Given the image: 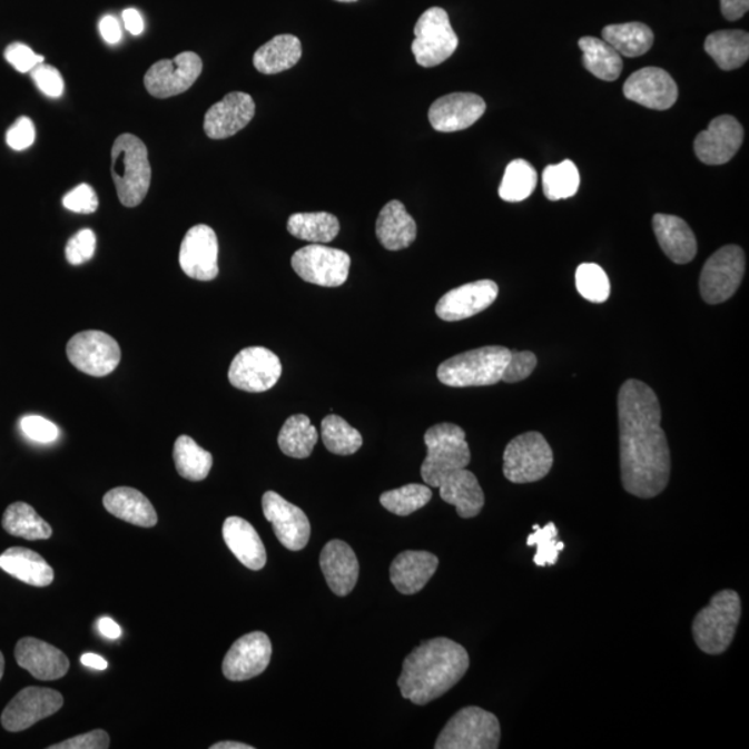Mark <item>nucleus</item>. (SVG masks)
Here are the masks:
<instances>
[{"label": "nucleus", "instance_id": "obj_1", "mask_svg": "<svg viewBox=\"0 0 749 749\" xmlns=\"http://www.w3.org/2000/svg\"><path fill=\"white\" fill-rule=\"evenodd\" d=\"M618 415L623 489L639 499H654L667 489L672 470L657 394L644 382H624Z\"/></svg>", "mask_w": 749, "mask_h": 749}, {"label": "nucleus", "instance_id": "obj_2", "mask_svg": "<svg viewBox=\"0 0 749 749\" xmlns=\"http://www.w3.org/2000/svg\"><path fill=\"white\" fill-rule=\"evenodd\" d=\"M470 668L463 645L446 638L425 641L404 659L400 691L415 706H426L452 690Z\"/></svg>", "mask_w": 749, "mask_h": 749}, {"label": "nucleus", "instance_id": "obj_3", "mask_svg": "<svg viewBox=\"0 0 749 749\" xmlns=\"http://www.w3.org/2000/svg\"><path fill=\"white\" fill-rule=\"evenodd\" d=\"M111 177L121 205L132 208L145 200L150 189L149 151L142 139L122 134L111 149Z\"/></svg>", "mask_w": 749, "mask_h": 749}, {"label": "nucleus", "instance_id": "obj_4", "mask_svg": "<svg viewBox=\"0 0 749 749\" xmlns=\"http://www.w3.org/2000/svg\"><path fill=\"white\" fill-rule=\"evenodd\" d=\"M740 618L739 593L735 590L719 591L692 622V635L698 649L708 656L723 654L733 643Z\"/></svg>", "mask_w": 749, "mask_h": 749}, {"label": "nucleus", "instance_id": "obj_5", "mask_svg": "<svg viewBox=\"0 0 749 749\" xmlns=\"http://www.w3.org/2000/svg\"><path fill=\"white\" fill-rule=\"evenodd\" d=\"M424 438L427 454L421 476L427 486L438 487L450 473L470 465L471 450L463 427L443 422L430 427Z\"/></svg>", "mask_w": 749, "mask_h": 749}, {"label": "nucleus", "instance_id": "obj_6", "mask_svg": "<svg viewBox=\"0 0 749 749\" xmlns=\"http://www.w3.org/2000/svg\"><path fill=\"white\" fill-rule=\"evenodd\" d=\"M510 356L503 346L475 348L438 365L437 377L450 387L492 386L501 381Z\"/></svg>", "mask_w": 749, "mask_h": 749}, {"label": "nucleus", "instance_id": "obj_7", "mask_svg": "<svg viewBox=\"0 0 749 749\" xmlns=\"http://www.w3.org/2000/svg\"><path fill=\"white\" fill-rule=\"evenodd\" d=\"M501 728L494 713L482 708L461 709L438 735L436 749H495L500 746Z\"/></svg>", "mask_w": 749, "mask_h": 749}, {"label": "nucleus", "instance_id": "obj_8", "mask_svg": "<svg viewBox=\"0 0 749 749\" xmlns=\"http://www.w3.org/2000/svg\"><path fill=\"white\" fill-rule=\"evenodd\" d=\"M554 464L553 449L542 433L528 432L512 438L504 452V476L511 483L542 481Z\"/></svg>", "mask_w": 749, "mask_h": 749}, {"label": "nucleus", "instance_id": "obj_9", "mask_svg": "<svg viewBox=\"0 0 749 749\" xmlns=\"http://www.w3.org/2000/svg\"><path fill=\"white\" fill-rule=\"evenodd\" d=\"M414 33L411 50L416 63L425 69L444 63L459 48L457 33L453 30L447 11L442 8L427 9L416 21Z\"/></svg>", "mask_w": 749, "mask_h": 749}, {"label": "nucleus", "instance_id": "obj_10", "mask_svg": "<svg viewBox=\"0 0 749 749\" xmlns=\"http://www.w3.org/2000/svg\"><path fill=\"white\" fill-rule=\"evenodd\" d=\"M746 273V255L740 246L729 245L708 258L702 268L700 290L708 304L729 300L739 289Z\"/></svg>", "mask_w": 749, "mask_h": 749}, {"label": "nucleus", "instance_id": "obj_11", "mask_svg": "<svg viewBox=\"0 0 749 749\" xmlns=\"http://www.w3.org/2000/svg\"><path fill=\"white\" fill-rule=\"evenodd\" d=\"M352 258L346 252L318 244L297 250L292 257V267L308 284L337 287L346 284Z\"/></svg>", "mask_w": 749, "mask_h": 749}, {"label": "nucleus", "instance_id": "obj_12", "mask_svg": "<svg viewBox=\"0 0 749 749\" xmlns=\"http://www.w3.org/2000/svg\"><path fill=\"white\" fill-rule=\"evenodd\" d=\"M66 352L78 371L96 377L110 375L121 362L117 341L101 331H83L72 336Z\"/></svg>", "mask_w": 749, "mask_h": 749}, {"label": "nucleus", "instance_id": "obj_13", "mask_svg": "<svg viewBox=\"0 0 749 749\" xmlns=\"http://www.w3.org/2000/svg\"><path fill=\"white\" fill-rule=\"evenodd\" d=\"M282 364L277 354L266 347H247L230 363L228 380L239 391L263 393L277 385Z\"/></svg>", "mask_w": 749, "mask_h": 749}, {"label": "nucleus", "instance_id": "obj_14", "mask_svg": "<svg viewBox=\"0 0 749 749\" xmlns=\"http://www.w3.org/2000/svg\"><path fill=\"white\" fill-rule=\"evenodd\" d=\"M203 71L200 56L195 52L179 53L173 60H159L146 72V91L156 99H168L187 92Z\"/></svg>", "mask_w": 749, "mask_h": 749}, {"label": "nucleus", "instance_id": "obj_15", "mask_svg": "<svg viewBox=\"0 0 749 749\" xmlns=\"http://www.w3.org/2000/svg\"><path fill=\"white\" fill-rule=\"evenodd\" d=\"M65 706V698L59 691L45 687H27L21 690L2 713V726L10 733L30 729L39 720L52 717Z\"/></svg>", "mask_w": 749, "mask_h": 749}, {"label": "nucleus", "instance_id": "obj_16", "mask_svg": "<svg viewBox=\"0 0 749 749\" xmlns=\"http://www.w3.org/2000/svg\"><path fill=\"white\" fill-rule=\"evenodd\" d=\"M745 140V128L731 116H719L709 124L706 131L697 135L694 150L698 160L707 166H722L740 150Z\"/></svg>", "mask_w": 749, "mask_h": 749}, {"label": "nucleus", "instance_id": "obj_17", "mask_svg": "<svg viewBox=\"0 0 749 749\" xmlns=\"http://www.w3.org/2000/svg\"><path fill=\"white\" fill-rule=\"evenodd\" d=\"M263 512L285 549L300 551L306 548L312 536V525L304 511L278 493L267 492L263 495Z\"/></svg>", "mask_w": 749, "mask_h": 749}, {"label": "nucleus", "instance_id": "obj_18", "mask_svg": "<svg viewBox=\"0 0 749 749\" xmlns=\"http://www.w3.org/2000/svg\"><path fill=\"white\" fill-rule=\"evenodd\" d=\"M179 266L189 278L208 282L218 277V239L208 225H195L185 235Z\"/></svg>", "mask_w": 749, "mask_h": 749}, {"label": "nucleus", "instance_id": "obj_19", "mask_svg": "<svg viewBox=\"0 0 749 749\" xmlns=\"http://www.w3.org/2000/svg\"><path fill=\"white\" fill-rule=\"evenodd\" d=\"M273 657V644L268 635L253 632L236 640L223 662V673L230 681L257 678L268 668Z\"/></svg>", "mask_w": 749, "mask_h": 749}, {"label": "nucleus", "instance_id": "obj_20", "mask_svg": "<svg viewBox=\"0 0 749 749\" xmlns=\"http://www.w3.org/2000/svg\"><path fill=\"white\" fill-rule=\"evenodd\" d=\"M623 93L647 109L668 110L678 101L679 88L669 72L658 67H645L628 78Z\"/></svg>", "mask_w": 749, "mask_h": 749}, {"label": "nucleus", "instance_id": "obj_21", "mask_svg": "<svg viewBox=\"0 0 749 749\" xmlns=\"http://www.w3.org/2000/svg\"><path fill=\"white\" fill-rule=\"evenodd\" d=\"M497 296L499 286L494 280L471 282L442 296L436 304V314L447 323L471 318L492 306Z\"/></svg>", "mask_w": 749, "mask_h": 749}, {"label": "nucleus", "instance_id": "obj_22", "mask_svg": "<svg viewBox=\"0 0 749 749\" xmlns=\"http://www.w3.org/2000/svg\"><path fill=\"white\" fill-rule=\"evenodd\" d=\"M256 115L250 95L230 92L213 105L205 116V132L210 139H227L247 127Z\"/></svg>", "mask_w": 749, "mask_h": 749}, {"label": "nucleus", "instance_id": "obj_23", "mask_svg": "<svg viewBox=\"0 0 749 749\" xmlns=\"http://www.w3.org/2000/svg\"><path fill=\"white\" fill-rule=\"evenodd\" d=\"M486 111V104L475 93H450L430 109V122L438 132H457L470 128Z\"/></svg>", "mask_w": 749, "mask_h": 749}, {"label": "nucleus", "instance_id": "obj_24", "mask_svg": "<svg viewBox=\"0 0 749 749\" xmlns=\"http://www.w3.org/2000/svg\"><path fill=\"white\" fill-rule=\"evenodd\" d=\"M14 657L19 667L38 680H58L70 669L69 658L63 652L33 638L21 639L16 645Z\"/></svg>", "mask_w": 749, "mask_h": 749}, {"label": "nucleus", "instance_id": "obj_25", "mask_svg": "<svg viewBox=\"0 0 749 749\" xmlns=\"http://www.w3.org/2000/svg\"><path fill=\"white\" fill-rule=\"evenodd\" d=\"M319 566L336 595L346 597L356 588L359 563L351 545L342 540H332L321 551Z\"/></svg>", "mask_w": 749, "mask_h": 749}, {"label": "nucleus", "instance_id": "obj_26", "mask_svg": "<svg viewBox=\"0 0 749 749\" xmlns=\"http://www.w3.org/2000/svg\"><path fill=\"white\" fill-rule=\"evenodd\" d=\"M438 568V559L427 551H404L392 562L391 580L400 593H420Z\"/></svg>", "mask_w": 749, "mask_h": 749}, {"label": "nucleus", "instance_id": "obj_27", "mask_svg": "<svg viewBox=\"0 0 749 749\" xmlns=\"http://www.w3.org/2000/svg\"><path fill=\"white\" fill-rule=\"evenodd\" d=\"M652 227L659 246L674 264H687L694 260L697 239L689 224L680 217L669 214H656Z\"/></svg>", "mask_w": 749, "mask_h": 749}, {"label": "nucleus", "instance_id": "obj_28", "mask_svg": "<svg viewBox=\"0 0 749 749\" xmlns=\"http://www.w3.org/2000/svg\"><path fill=\"white\" fill-rule=\"evenodd\" d=\"M223 536L242 565L260 571L267 563V551L260 536L249 522L239 516H229L224 522Z\"/></svg>", "mask_w": 749, "mask_h": 749}, {"label": "nucleus", "instance_id": "obj_29", "mask_svg": "<svg viewBox=\"0 0 749 749\" xmlns=\"http://www.w3.org/2000/svg\"><path fill=\"white\" fill-rule=\"evenodd\" d=\"M441 497L447 504L457 509V514L464 520L481 514L484 506V493L477 477L466 469L457 470L443 479Z\"/></svg>", "mask_w": 749, "mask_h": 749}, {"label": "nucleus", "instance_id": "obj_30", "mask_svg": "<svg viewBox=\"0 0 749 749\" xmlns=\"http://www.w3.org/2000/svg\"><path fill=\"white\" fill-rule=\"evenodd\" d=\"M376 236L386 250L407 249L416 239V224L402 201H388L376 221Z\"/></svg>", "mask_w": 749, "mask_h": 749}, {"label": "nucleus", "instance_id": "obj_31", "mask_svg": "<svg viewBox=\"0 0 749 749\" xmlns=\"http://www.w3.org/2000/svg\"><path fill=\"white\" fill-rule=\"evenodd\" d=\"M104 505L118 520L140 528H154L157 512L148 497L132 487H116L106 493Z\"/></svg>", "mask_w": 749, "mask_h": 749}, {"label": "nucleus", "instance_id": "obj_32", "mask_svg": "<svg viewBox=\"0 0 749 749\" xmlns=\"http://www.w3.org/2000/svg\"><path fill=\"white\" fill-rule=\"evenodd\" d=\"M0 569L10 576L21 580L33 588H47L53 583L52 566L36 551L11 548L0 555Z\"/></svg>", "mask_w": 749, "mask_h": 749}, {"label": "nucleus", "instance_id": "obj_33", "mask_svg": "<svg viewBox=\"0 0 749 749\" xmlns=\"http://www.w3.org/2000/svg\"><path fill=\"white\" fill-rule=\"evenodd\" d=\"M302 59V42L295 36L284 33L274 37L272 41L257 49L253 65L262 75H279L290 70Z\"/></svg>", "mask_w": 749, "mask_h": 749}, {"label": "nucleus", "instance_id": "obj_34", "mask_svg": "<svg viewBox=\"0 0 749 749\" xmlns=\"http://www.w3.org/2000/svg\"><path fill=\"white\" fill-rule=\"evenodd\" d=\"M706 52L719 69L731 71L745 66L749 58V36L746 31H717L706 39Z\"/></svg>", "mask_w": 749, "mask_h": 749}, {"label": "nucleus", "instance_id": "obj_35", "mask_svg": "<svg viewBox=\"0 0 749 749\" xmlns=\"http://www.w3.org/2000/svg\"><path fill=\"white\" fill-rule=\"evenodd\" d=\"M602 39L621 56L639 58L654 45V32L643 22H624V24L607 26L602 30Z\"/></svg>", "mask_w": 749, "mask_h": 749}, {"label": "nucleus", "instance_id": "obj_36", "mask_svg": "<svg viewBox=\"0 0 749 749\" xmlns=\"http://www.w3.org/2000/svg\"><path fill=\"white\" fill-rule=\"evenodd\" d=\"M583 52V65L591 75L602 81H615L623 70L622 56L604 39L583 37L579 41Z\"/></svg>", "mask_w": 749, "mask_h": 749}, {"label": "nucleus", "instance_id": "obj_37", "mask_svg": "<svg viewBox=\"0 0 749 749\" xmlns=\"http://www.w3.org/2000/svg\"><path fill=\"white\" fill-rule=\"evenodd\" d=\"M287 230L297 239L325 245L339 234L341 224L331 213H297L287 221Z\"/></svg>", "mask_w": 749, "mask_h": 749}, {"label": "nucleus", "instance_id": "obj_38", "mask_svg": "<svg viewBox=\"0 0 749 749\" xmlns=\"http://www.w3.org/2000/svg\"><path fill=\"white\" fill-rule=\"evenodd\" d=\"M318 442V432L303 414L292 415L287 418L279 432L278 444L280 452L292 459H307L312 455L315 444Z\"/></svg>", "mask_w": 749, "mask_h": 749}, {"label": "nucleus", "instance_id": "obj_39", "mask_svg": "<svg viewBox=\"0 0 749 749\" xmlns=\"http://www.w3.org/2000/svg\"><path fill=\"white\" fill-rule=\"evenodd\" d=\"M2 526L11 536L30 540V542L48 540L53 534L49 523L42 520L30 504L21 503V501L6 509Z\"/></svg>", "mask_w": 749, "mask_h": 749}, {"label": "nucleus", "instance_id": "obj_40", "mask_svg": "<svg viewBox=\"0 0 749 749\" xmlns=\"http://www.w3.org/2000/svg\"><path fill=\"white\" fill-rule=\"evenodd\" d=\"M174 463L184 479L191 482L205 481L213 466V455L201 449L194 438L183 435L174 444Z\"/></svg>", "mask_w": 749, "mask_h": 749}, {"label": "nucleus", "instance_id": "obj_41", "mask_svg": "<svg viewBox=\"0 0 749 749\" xmlns=\"http://www.w3.org/2000/svg\"><path fill=\"white\" fill-rule=\"evenodd\" d=\"M536 185V170L526 160L518 159L506 166L499 195L504 201L520 203L533 194Z\"/></svg>", "mask_w": 749, "mask_h": 749}, {"label": "nucleus", "instance_id": "obj_42", "mask_svg": "<svg viewBox=\"0 0 749 749\" xmlns=\"http://www.w3.org/2000/svg\"><path fill=\"white\" fill-rule=\"evenodd\" d=\"M321 437L325 447L336 455H352L363 446V436L342 416L328 415L321 424Z\"/></svg>", "mask_w": 749, "mask_h": 749}, {"label": "nucleus", "instance_id": "obj_43", "mask_svg": "<svg viewBox=\"0 0 749 749\" xmlns=\"http://www.w3.org/2000/svg\"><path fill=\"white\" fill-rule=\"evenodd\" d=\"M432 500V490L425 484H405L403 487L388 490L381 495V504L388 512L398 516H408L424 509Z\"/></svg>", "mask_w": 749, "mask_h": 749}, {"label": "nucleus", "instance_id": "obj_44", "mask_svg": "<svg viewBox=\"0 0 749 749\" xmlns=\"http://www.w3.org/2000/svg\"><path fill=\"white\" fill-rule=\"evenodd\" d=\"M580 174L571 160H563L560 165L549 166L543 171V190L551 201L569 199L578 194Z\"/></svg>", "mask_w": 749, "mask_h": 749}, {"label": "nucleus", "instance_id": "obj_45", "mask_svg": "<svg viewBox=\"0 0 749 749\" xmlns=\"http://www.w3.org/2000/svg\"><path fill=\"white\" fill-rule=\"evenodd\" d=\"M576 287L580 295L591 303H604L611 293L607 273L593 263H584L578 267Z\"/></svg>", "mask_w": 749, "mask_h": 749}, {"label": "nucleus", "instance_id": "obj_46", "mask_svg": "<svg viewBox=\"0 0 749 749\" xmlns=\"http://www.w3.org/2000/svg\"><path fill=\"white\" fill-rule=\"evenodd\" d=\"M533 529L534 533L528 538L526 542L529 548H533V545L538 548L533 562L538 566L555 565L559 562L561 551L565 548L562 542H556L559 529H556L555 523L550 522L544 528L534 525Z\"/></svg>", "mask_w": 749, "mask_h": 749}, {"label": "nucleus", "instance_id": "obj_47", "mask_svg": "<svg viewBox=\"0 0 749 749\" xmlns=\"http://www.w3.org/2000/svg\"><path fill=\"white\" fill-rule=\"evenodd\" d=\"M96 250V236L92 229H81L69 240L66 246V258L71 266L91 260Z\"/></svg>", "mask_w": 749, "mask_h": 749}, {"label": "nucleus", "instance_id": "obj_48", "mask_svg": "<svg viewBox=\"0 0 749 749\" xmlns=\"http://www.w3.org/2000/svg\"><path fill=\"white\" fill-rule=\"evenodd\" d=\"M20 427L22 433H24L30 441L37 443H53L58 441L60 436L59 427L56 426L53 422L39 415L24 416V418L20 421Z\"/></svg>", "mask_w": 749, "mask_h": 749}, {"label": "nucleus", "instance_id": "obj_49", "mask_svg": "<svg viewBox=\"0 0 749 749\" xmlns=\"http://www.w3.org/2000/svg\"><path fill=\"white\" fill-rule=\"evenodd\" d=\"M538 358L532 352H511L501 381L515 383L526 380L536 369Z\"/></svg>", "mask_w": 749, "mask_h": 749}, {"label": "nucleus", "instance_id": "obj_50", "mask_svg": "<svg viewBox=\"0 0 749 749\" xmlns=\"http://www.w3.org/2000/svg\"><path fill=\"white\" fill-rule=\"evenodd\" d=\"M31 77L39 91L49 98H60L65 92V80L53 66L38 65L31 71Z\"/></svg>", "mask_w": 749, "mask_h": 749}, {"label": "nucleus", "instance_id": "obj_51", "mask_svg": "<svg viewBox=\"0 0 749 749\" xmlns=\"http://www.w3.org/2000/svg\"><path fill=\"white\" fill-rule=\"evenodd\" d=\"M63 206L72 213L93 214L99 207L98 195L88 184H81L63 197Z\"/></svg>", "mask_w": 749, "mask_h": 749}, {"label": "nucleus", "instance_id": "obj_52", "mask_svg": "<svg viewBox=\"0 0 749 749\" xmlns=\"http://www.w3.org/2000/svg\"><path fill=\"white\" fill-rule=\"evenodd\" d=\"M4 59L21 75L31 72L38 65H42L45 60L43 56L37 55L30 47L20 42L10 43L6 48Z\"/></svg>", "mask_w": 749, "mask_h": 749}, {"label": "nucleus", "instance_id": "obj_53", "mask_svg": "<svg viewBox=\"0 0 749 749\" xmlns=\"http://www.w3.org/2000/svg\"><path fill=\"white\" fill-rule=\"evenodd\" d=\"M33 142H36V126L31 118L20 117L6 132V144L13 150H26Z\"/></svg>", "mask_w": 749, "mask_h": 749}, {"label": "nucleus", "instance_id": "obj_54", "mask_svg": "<svg viewBox=\"0 0 749 749\" xmlns=\"http://www.w3.org/2000/svg\"><path fill=\"white\" fill-rule=\"evenodd\" d=\"M110 747V737L105 730L89 731L87 735L72 737L70 740L49 747L50 749H107Z\"/></svg>", "mask_w": 749, "mask_h": 749}, {"label": "nucleus", "instance_id": "obj_55", "mask_svg": "<svg viewBox=\"0 0 749 749\" xmlns=\"http://www.w3.org/2000/svg\"><path fill=\"white\" fill-rule=\"evenodd\" d=\"M749 0H720V11L726 20L737 21L747 14Z\"/></svg>", "mask_w": 749, "mask_h": 749}, {"label": "nucleus", "instance_id": "obj_56", "mask_svg": "<svg viewBox=\"0 0 749 749\" xmlns=\"http://www.w3.org/2000/svg\"><path fill=\"white\" fill-rule=\"evenodd\" d=\"M99 30L105 41L115 45L121 41L120 22L112 16H105L99 22Z\"/></svg>", "mask_w": 749, "mask_h": 749}, {"label": "nucleus", "instance_id": "obj_57", "mask_svg": "<svg viewBox=\"0 0 749 749\" xmlns=\"http://www.w3.org/2000/svg\"><path fill=\"white\" fill-rule=\"evenodd\" d=\"M122 20L124 24H126L128 32L132 33V36L138 37L140 36V33L144 32L145 28L144 19L138 10L135 9L124 10Z\"/></svg>", "mask_w": 749, "mask_h": 749}, {"label": "nucleus", "instance_id": "obj_58", "mask_svg": "<svg viewBox=\"0 0 749 749\" xmlns=\"http://www.w3.org/2000/svg\"><path fill=\"white\" fill-rule=\"evenodd\" d=\"M98 629L105 638L116 640L121 635V628L110 618H101L98 622Z\"/></svg>", "mask_w": 749, "mask_h": 749}, {"label": "nucleus", "instance_id": "obj_59", "mask_svg": "<svg viewBox=\"0 0 749 749\" xmlns=\"http://www.w3.org/2000/svg\"><path fill=\"white\" fill-rule=\"evenodd\" d=\"M81 662L88 668L105 670L107 669V661L105 658L96 654H83L81 657Z\"/></svg>", "mask_w": 749, "mask_h": 749}, {"label": "nucleus", "instance_id": "obj_60", "mask_svg": "<svg viewBox=\"0 0 749 749\" xmlns=\"http://www.w3.org/2000/svg\"><path fill=\"white\" fill-rule=\"evenodd\" d=\"M210 749H255V747L244 745V742L221 741L211 746Z\"/></svg>", "mask_w": 749, "mask_h": 749}, {"label": "nucleus", "instance_id": "obj_61", "mask_svg": "<svg viewBox=\"0 0 749 749\" xmlns=\"http://www.w3.org/2000/svg\"><path fill=\"white\" fill-rule=\"evenodd\" d=\"M4 673V657L2 652H0V680H2Z\"/></svg>", "mask_w": 749, "mask_h": 749}, {"label": "nucleus", "instance_id": "obj_62", "mask_svg": "<svg viewBox=\"0 0 749 749\" xmlns=\"http://www.w3.org/2000/svg\"><path fill=\"white\" fill-rule=\"evenodd\" d=\"M336 2L351 3V2H357V0H336Z\"/></svg>", "mask_w": 749, "mask_h": 749}]
</instances>
